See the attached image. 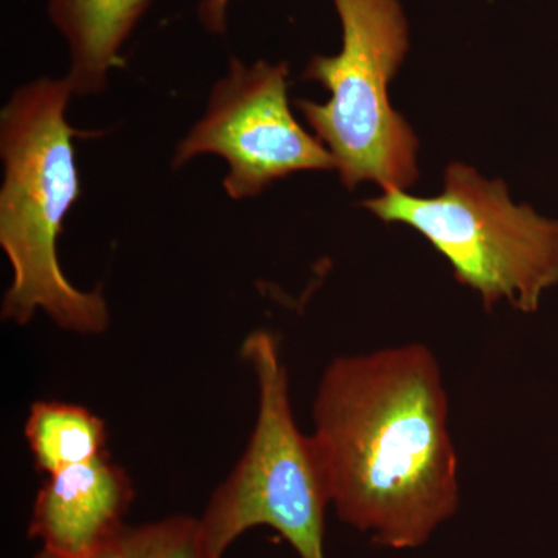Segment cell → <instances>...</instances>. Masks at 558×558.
Returning <instances> with one entry per match:
<instances>
[{
    "instance_id": "obj_1",
    "label": "cell",
    "mask_w": 558,
    "mask_h": 558,
    "mask_svg": "<svg viewBox=\"0 0 558 558\" xmlns=\"http://www.w3.org/2000/svg\"><path fill=\"white\" fill-rule=\"evenodd\" d=\"M312 417L330 506L348 526L385 548L416 549L457 513L449 396L432 349L333 359Z\"/></svg>"
},
{
    "instance_id": "obj_2",
    "label": "cell",
    "mask_w": 558,
    "mask_h": 558,
    "mask_svg": "<svg viewBox=\"0 0 558 558\" xmlns=\"http://www.w3.org/2000/svg\"><path fill=\"white\" fill-rule=\"evenodd\" d=\"M72 97L65 76H43L17 87L0 112V247L13 270L2 318L24 326L43 311L69 332L100 336L110 322L108 301L100 289L73 286L58 256L62 227L81 197Z\"/></svg>"
},
{
    "instance_id": "obj_3",
    "label": "cell",
    "mask_w": 558,
    "mask_h": 558,
    "mask_svg": "<svg viewBox=\"0 0 558 558\" xmlns=\"http://www.w3.org/2000/svg\"><path fill=\"white\" fill-rule=\"evenodd\" d=\"M341 24V50L312 58L301 78L329 92L319 105L296 100L315 137L336 160L341 183L409 191L418 178V140L389 102L388 86L410 47L399 0H332Z\"/></svg>"
},
{
    "instance_id": "obj_4",
    "label": "cell",
    "mask_w": 558,
    "mask_h": 558,
    "mask_svg": "<svg viewBox=\"0 0 558 558\" xmlns=\"http://www.w3.org/2000/svg\"><path fill=\"white\" fill-rule=\"evenodd\" d=\"M241 355L258 384V416L244 454L197 519L202 545L209 558H222L250 529L267 526L300 558H326L328 480L314 439L293 416L278 341L255 330Z\"/></svg>"
},
{
    "instance_id": "obj_5",
    "label": "cell",
    "mask_w": 558,
    "mask_h": 558,
    "mask_svg": "<svg viewBox=\"0 0 558 558\" xmlns=\"http://www.w3.org/2000/svg\"><path fill=\"white\" fill-rule=\"evenodd\" d=\"M363 205L384 222L421 233L486 310L508 301L532 314L558 286V220L513 204L505 182L484 179L468 165L447 168L439 196L384 189Z\"/></svg>"
},
{
    "instance_id": "obj_6",
    "label": "cell",
    "mask_w": 558,
    "mask_h": 558,
    "mask_svg": "<svg viewBox=\"0 0 558 558\" xmlns=\"http://www.w3.org/2000/svg\"><path fill=\"white\" fill-rule=\"evenodd\" d=\"M288 62L244 64L231 57L204 116L172 156V168L204 154L227 163L223 190L233 201L258 197L271 183L303 171H337L336 160L293 117Z\"/></svg>"
},
{
    "instance_id": "obj_7",
    "label": "cell",
    "mask_w": 558,
    "mask_h": 558,
    "mask_svg": "<svg viewBox=\"0 0 558 558\" xmlns=\"http://www.w3.org/2000/svg\"><path fill=\"white\" fill-rule=\"evenodd\" d=\"M132 499L130 476L102 454L47 476L33 505L28 534L51 554L94 556L119 542Z\"/></svg>"
},
{
    "instance_id": "obj_8",
    "label": "cell",
    "mask_w": 558,
    "mask_h": 558,
    "mask_svg": "<svg viewBox=\"0 0 558 558\" xmlns=\"http://www.w3.org/2000/svg\"><path fill=\"white\" fill-rule=\"evenodd\" d=\"M153 0H49L47 14L68 44L65 80L73 95L90 97L108 87L110 72L123 64L131 38Z\"/></svg>"
},
{
    "instance_id": "obj_9",
    "label": "cell",
    "mask_w": 558,
    "mask_h": 558,
    "mask_svg": "<svg viewBox=\"0 0 558 558\" xmlns=\"http://www.w3.org/2000/svg\"><path fill=\"white\" fill-rule=\"evenodd\" d=\"M25 439L47 476L106 454L108 429L97 414L57 400H39L25 422Z\"/></svg>"
},
{
    "instance_id": "obj_10",
    "label": "cell",
    "mask_w": 558,
    "mask_h": 558,
    "mask_svg": "<svg viewBox=\"0 0 558 558\" xmlns=\"http://www.w3.org/2000/svg\"><path fill=\"white\" fill-rule=\"evenodd\" d=\"M121 558L209 557L202 545L197 519L174 515L124 529Z\"/></svg>"
},
{
    "instance_id": "obj_11",
    "label": "cell",
    "mask_w": 558,
    "mask_h": 558,
    "mask_svg": "<svg viewBox=\"0 0 558 558\" xmlns=\"http://www.w3.org/2000/svg\"><path fill=\"white\" fill-rule=\"evenodd\" d=\"M233 0H201L197 16L202 27L211 35L222 36L227 32V16Z\"/></svg>"
},
{
    "instance_id": "obj_12",
    "label": "cell",
    "mask_w": 558,
    "mask_h": 558,
    "mask_svg": "<svg viewBox=\"0 0 558 558\" xmlns=\"http://www.w3.org/2000/svg\"><path fill=\"white\" fill-rule=\"evenodd\" d=\"M35 558H72V557H62L58 556V554H51L49 550L40 549L38 554H36ZM83 558H121V538L119 542L112 543V545L108 546V548L101 549L100 553L94 554V556L83 557Z\"/></svg>"
}]
</instances>
